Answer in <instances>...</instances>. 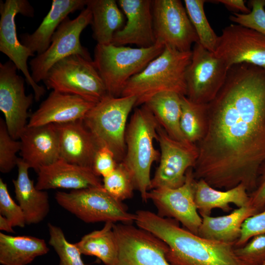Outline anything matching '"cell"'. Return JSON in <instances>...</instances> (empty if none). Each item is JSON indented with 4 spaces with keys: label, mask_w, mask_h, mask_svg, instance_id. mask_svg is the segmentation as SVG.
Masks as SVG:
<instances>
[{
    "label": "cell",
    "mask_w": 265,
    "mask_h": 265,
    "mask_svg": "<svg viewBox=\"0 0 265 265\" xmlns=\"http://www.w3.org/2000/svg\"><path fill=\"white\" fill-rule=\"evenodd\" d=\"M207 123L196 144L193 175L216 189L256 187L265 162V68L231 66L215 98L207 104Z\"/></svg>",
    "instance_id": "obj_1"
},
{
    "label": "cell",
    "mask_w": 265,
    "mask_h": 265,
    "mask_svg": "<svg viewBox=\"0 0 265 265\" xmlns=\"http://www.w3.org/2000/svg\"><path fill=\"white\" fill-rule=\"evenodd\" d=\"M135 215L138 227L166 243V258L171 265H242L234 244L203 238L180 227L175 219L149 211L138 210Z\"/></svg>",
    "instance_id": "obj_2"
},
{
    "label": "cell",
    "mask_w": 265,
    "mask_h": 265,
    "mask_svg": "<svg viewBox=\"0 0 265 265\" xmlns=\"http://www.w3.org/2000/svg\"><path fill=\"white\" fill-rule=\"evenodd\" d=\"M192 52L165 46L162 53L125 84L121 96H134L135 106L145 104L155 94L165 91L186 96V73Z\"/></svg>",
    "instance_id": "obj_3"
},
{
    "label": "cell",
    "mask_w": 265,
    "mask_h": 265,
    "mask_svg": "<svg viewBox=\"0 0 265 265\" xmlns=\"http://www.w3.org/2000/svg\"><path fill=\"white\" fill-rule=\"evenodd\" d=\"M136 108L131 117L125 134L126 153L122 161L130 171L143 202H146L150 189L151 168L159 159L155 148L159 124L145 105Z\"/></svg>",
    "instance_id": "obj_4"
},
{
    "label": "cell",
    "mask_w": 265,
    "mask_h": 265,
    "mask_svg": "<svg viewBox=\"0 0 265 265\" xmlns=\"http://www.w3.org/2000/svg\"><path fill=\"white\" fill-rule=\"evenodd\" d=\"M164 47L159 43L149 48L97 44L93 61L104 83L107 95L121 96L128 80L159 55Z\"/></svg>",
    "instance_id": "obj_5"
},
{
    "label": "cell",
    "mask_w": 265,
    "mask_h": 265,
    "mask_svg": "<svg viewBox=\"0 0 265 265\" xmlns=\"http://www.w3.org/2000/svg\"><path fill=\"white\" fill-rule=\"evenodd\" d=\"M134 96L106 95L97 103L83 119L100 147H106L114 154L117 163L126 153L125 134L129 115L135 107Z\"/></svg>",
    "instance_id": "obj_6"
},
{
    "label": "cell",
    "mask_w": 265,
    "mask_h": 265,
    "mask_svg": "<svg viewBox=\"0 0 265 265\" xmlns=\"http://www.w3.org/2000/svg\"><path fill=\"white\" fill-rule=\"evenodd\" d=\"M48 89L75 94L97 103L107 95L93 60L78 54L56 63L43 80Z\"/></svg>",
    "instance_id": "obj_7"
},
{
    "label": "cell",
    "mask_w": 265,
    "mask_h": 265,
    "mask_svg": "<svg viewBox=\"0 0 265 265\" xmlns=\"http://www.w3.org/2000/svg\"><path fill=\"white\" fill-rule=\"evenodd\" d=\"M55 199L59 206L87 223L132 224L135 221V213L128 212L122 202L112 196L103 186L70 192L57 191Z\"/></svg>",
    "instance_id": "obj_8"
},
{
    "label": "cell",
    "mask_w": 265,
    "mask_h": 265,
    "mask_svg": "<svg viewBox=\"0 0 265 265\" xmlns=\"http://www.w3.org/2000/svg\"><path fill=\"white\" fill-rule=\"evenodd\" d=\"M92 13L86 8L75 19L67 17L53 34L51 44L43 53L37 55L29 62L32 78L36 83L43 81L50 69L62 59L78 54L92 60L87 49L80 41L82 31L91 25Z\"/></svg>",
    "instance_id": "obj_9"
},
{
    "label": "cell",
    "mask_w": 265,
    "mask_h": 265,
    "mask_svg": "<svg viewBox=\"0 0 265 265\" xmlns=\"http://www.w3.org/2000/svg\"><path fill=\"white\" fill-rule=\"evenodd\" d=\"M117 256L112 265H171L168 247L151 233L132 224L114 223Z\"/></svg>",
    "instance_id": "obj_10"
},
{
    "label": "cell",
    "mask_w": 265,
    "mask_h": 265,
    "mask_svg": "<svg viewBox=\"0 0 265 265\" xmlns=\"http://www.w3.org/2000/svg\"><path fill=\"white\" fill-rule=\"evenodd\" d=\"M191 52L186 73V96L195 103L207 104L223 86L229 68L199 42L194 44Z\"/></svg>",
    "instance_id": "obj_11"
},
{
    "label": "cell",
    "mask_w": 265,
    "mask_h": 265,
    "mask_svg": "<svg viewBox=\"0 0 265 265\" xmlns=\"http://www.w3.org/2000/svg\"><path fill=\"white\" fill-rule=\"evenodd\" d=\"M156 43L180 52L191 51L199 38L185 6L180 0H152Z\"/></svg>",
    "instance_id": "obj_12"
},
{
    "label": "cell",
    "mask_w": 265,
    "mask_h": 265,
    "mask_svg": "<svg viewBox=\"0 0 265 265\" xmlns=\"http://www.w3.org/2000/svg\"><path fill=\"white\" fill-rule=\"evenodd\" d=\"M34 13L33 7L27 0L0 1V51L7 55L18 70L23 73L26 81L33 90L35 100L38 101L46 93V89L32 78L27 60L35 54L19 41L15 24L17 14L33 17Z\"/></svg>",
    "instance_id": "obj_13"
},
{
    "label": "cell",
    "mask_w": 265,
    "mask_h": 265,
    "mask_svg": "<svg viewBox=\"0 0 265 265\" xmlns=\"http://www.w3.org/2000/svg\"><path fill=\"white\" fill-rule=\"evenodd\" d=\"M157 140L160 149L159 163L151 179L150 190L180 187L185 182L187 170L195 165L198 147L196 144L173 139L159 125Z\"/></svg>",
    "instance_id": "obj_14"
},
{
    "label": "cell",
    "mask_w": 265,
    "mask_h": 265,
    "mask_svg": "<svg viewBox=\"0 0 265 265\" xmlns=\"http://www.w3.org/2000/svg\"><path fill=\"white\" fill-rule=\"evenodd\" d=\"M184 184L177 188H158L147 193L157 210V214L162 217L175 219L189 231L198 235L202 223L194 199L196 181L193 168L186 173Z\"/></svg>",
    "instance_id": "obj_15"
},
{
    "label": "cell",
    "mask_w": 265,
    "mask_h": 265,
    "mask_svg": "<svg viewBox=\"0 0 265 265\" xmlns=\"http://www.w3.org/2000/svg\"><path fill=\"white\" fill-rule=\"evenodd\" d=\"M213 53L228 68L240 63L265 68V36L240 25L230 24L218 36Z\"/></svg>",
    "instance_id": "obj_16"
},
{
    "label": "cell",
    "mask_w": 265,
    "mask_h": 265,
    "mask_svg": "<svg viewBox=\"0 0 265 265\" xmlns=\"http://www.w3.org/2000/svg\"><path fill=\"white\" fill-rule=\"evenodd\" d=\"M17 70L10 60L0 63V110L9 134L16 140L27 125V110L34 98L26 94L25 79L17 74Z\"/></svg>",
    "instance_id": "obj_17"
},
{
    "label": "cell",
    "mask_w": 265,
    "mask_h": 265,
    "mask_svg": "<svg viewBox=\"0 0 265 265\" xmlns=\"http://www.w3.org/2000/svg\"><path fill=\"white\" fill-rule=\"evenodd\" d=\"M127 19L121 29L113 36L111 44L149 48L156 44L152 13V0H118Z\"/></svg>",
    "instance_id": "obj_18"
},
{
    "label": "cell",
    "mask_w": 265,
    "mask_h": 265,
    "mask_svg": "<svg viewBox=\"0 0 265 265\" xmlns=\"http://www.w3.org/2000/svg\"><path fill=\"white\" fill-rule=\"evenodd\" d=\"M96 103L80 96L53 90L31 115L28 127L83 120Z\"/></svg>",
    "instance_id": "obj_19"
},
{
    "label": "cell",
    "mask_w": 265,
    "mask_h": 265,
    "mask_svg": "<svg viewBox=\"0 0 265 265\" xmlns=\"http://www.w3.org/2000/svg\"><path fill=\"white\" fill-rule=\"evenodd\" d=\"M22 159L37 173L60 159L59 138L55 124L26 126L20 138Z\"/></svg>",
    "instance_id": "obj_20"
},
{
    "label": "cell",
    "mask_w": 265,
    "mask_h": 265,
    "mask_svg": "<svg viewBox=\"0 0 265 265\" xmlns=\"http://www.w3.org/2000/svg\"><path fill=\"white\" fill-rule=\"evenodd\" d=\"M55 125L58 135L60 159L92 168L100 147L83 120Z\"/></svg>",
    "instance_id": "obj_21"
},
{
    "label": "cell",
    "mask_w": 265,
    "mask_h": 265,
    "mask_svg": "<svg viewBox=\"0 0 265 265\" xmlns=\"http://www.w3.org/2000/svg\"><path fill=\"white\" fill-rule=\"evenodd\" d=\"M37 175L35 186L40 190H78L103 186L99 177L92 168L72 164L61 159L40 168Z\"/></svg>",
    "instance_id": "obj_22"
},
{
    "label": "cell",
    "mask_w": 265,
    "mask_h": 265,
    "mask_svg": "<svg viewBox=\"0 0 265 265\" xmlns=\"http://www.w3.org/2000/svg\"><path fill=\"white\" fill-rule=\"evenodd\" d=\"M87 0H53L51 7L32 33L20 35L21 43L33 53L40 54L50 46L52 37L61 23L72 12L83 10Z\"/></svg>",
    "instance_id": "obj_23"
},
{
    "label": "cell",
    "mask_w": 265,
    "mask_h": 265,
    "mask_svg": "<svg viewBox=\"0 0 265 265\" xmlns=\"http://www.w3.org/2000/svg\"><path fill=\"white\" fill-rule=\"evenodd\" d=\"M18 175L12 182L16 198L24 212L26 223L35 224L42 221L50 212L48 193L36 188L28 176L29 165L19 158Z\"/></svg>",
    "instance_id": "obj_24"
},
{
    "label": "cell",
    "mask_w": 265,
    "mask_h": 265,
    "mask_svg": "<svg viewBox=\"0 0 265 265\" xmlns=\"http://www.w3.org/2000/svg\"><path fill=\"white\" fill-rule=\"evenodd\" d=\"M194 199L201 216L211 215L214 209L229 212L231 210L230 204H234L238 208L250 205L249 193L241 184L222 191L212 187L203 179L196 180Z\"/></svg>",
    "instance_id": "obj_25"
},
{
    "label": "cell",
    "mask_w": 265,
    "mask_h": 265,
    "mask_svg": "<svg viewBox=\"0 0 265 265\" xmlns=\"http://www.w3.org/2000/svg\"><path fill=\"white\" fill-rule=\"evenodd\" d=\"M257 212L251 206L238 208L226 215H204L198 235L203 238L235 245L244 221Z\"/></svg>",
    "instance_id": "obj_26"
},
{
    "label": "cell",
    "mask_w": 265,
    "mask_h": 265,
    "mask_svg": "<svg viewBox=\"0 0 265 265\" xmlns=\"http://www.w3.org/2000/svg\"><path fill=\"white\" fill-rule=\"evenodd\" d=\"M91 10L92 37L97 44L109 45L124 24L123 12L115 0H87Z\"/></svg>",
    "instance_id": "obj_27"
},
{
    "label": "cell",
    "mask_w": 265,
    "mask_h": 265,
    "mask_svg": "<svg viewBox=\"0 0 265 265\" xmlns=\"http://www.w3.org/2000/svg\"><path fill=\"white\" fill-rule=\"evenodd\" d=\"M49 251L43 239L0 233V263L2 265H26Z\"/></svg>",
    "instance_id": "obj_28"
},
{
    "label": "cell",
    "mask_w": 265,
    "mask_h": 265,
    "mask_svg": "<svg viewBox=\"0 0 265 265\" xmlns=\"http://www.w3.org/2000/svg\"><path fill=\"white\" fill-rule=\"evenodd\" d=\"M182 96L174 92H162L154 95L144 105L170 137L177 141L188 142L180 127Z\"/></svg>",
    "instance_id": "obj_29"
},
{
    "label": "cell",
    "mask_w": 265,
    "mask_h": 265,
    "mask_svg": "<svg viewBox=\"0 0 265 265\" xmlns=\"http://www.w3.org/2000/svg\"><path fill=\"white\" fill-rule=\"evenodd\" d=\"M114 223L106 222L100 230L83 236L75 244L81 254L95 256L105 265H113L117 256V245L113 229Z\"/></svg>",
    "instance_id": "obj_30"
},
{
    "label": "cell",
    "mask_w": 265,
    "mask_h": 265,
    "mask_svg": "<svg viewBox=\"0 0 265 265\" xmlns=\"http://www.w3.org/2000/svg\"><path fill=\"white\" fill-rule=\"evenodd\" d=\"M181 107L180 127L182 132L187 141L196 144L206 132L207 104L195 103L183 95Z\"/></svg>",
    "instance_id": "obj_31"
},
{
    "label": "cell",
    "mask_w": 265,
    "mask_h": 265,
    "mask_svg": "<svg viewBox=\"0 0 265 265\" xmlns=\"http://www.w3.org/2000/svg\"><path fill=\"white\" fill-rule=\"evenodd\" d=\"M185 7L199 38V43L213 53L218 36L215 34L206 17L204 0H184Z\"/></svg>",
    "instance_id": "obj_32"
},
{
    "label": "cell",
    "mask_w": 265,
    "mask_h": 265,
    "mask_svg": "<svg viewBox=\"0 0 265 265\" xmlns=\"http://www.w3.org/2000/svg\"><path fill=\"white\" fill-rule=\"evenodd\" d=\"M103 182L105 190L121 202L133 195V190L135 189L132 177L122 162L118 163L110 174L103 177Z\"/></svg>",
    "instance_id": "obj_33"
},
{
    "label": "cell",
    "mask_w": 265,
    "mask_h": 265,
    "mask_svg": "<svg viewBox=\"0 0 265 265\" xmlns=\"http://www.w3.org/2000/svg\"><path fill=\"white\" fill-rule=\"evenodd\" d=\"M50 235L49 244L59 258V265H85L81 254L75 243L69 242L60 227L48 223Z\"/></svg>",
    "instance_id": "obj_34"
},
{
    "label": "cell",
    "mask_w": 265,
    "mask_h": 265,
    "mask_svg": "<svg viewBox=\"0 0 265 265\" xmlns=\"http://www.w3.org/2000/svg\"><path fill=\"white\" fill-rule=\"evenodd\" d=\"M20 141L13 138L9 134L5 121L0 118V171L1 173L10 172L17 166L20 152Z\"/></svg>",
    "instance_id": "obj_35"
},
{
    "label": "cell",
    "mask_w": 265,
    "mask_h": 265,
    "mask_svg": "<svg viewBox=\"0 0 265 265\" xmlns=\"http://www.w3.org/2000/svg\"><path fill=\"white\" fill-rule=\"evenodd\" d=\"M234 253L242 265H262L265 263V234L255 236L243 246L235 247Z\"/></svg>",
    "instance_id": "obj_36"
},
{
    "label": "cell",
    "mask_w": 265,
    "mask_h": 265,
    "mask_svg": "<svg viewBox=\"0 0 265 265\" xmlns=\"http://www.w3.org/2000/svg\"><path fill=\"white\" fill-rule=\"evenodd\" d=\"M252 7L248 14L233 13L229 19L244 26L253 29L265 36V0H252L249 1Z\"/></svg>",
    "instance_id": "obj_37"
},
{
    "label": "cell",
    "mask_w": 265,
    "mask_h": 265,
    "mask_svg": "<svg viewBox=\"0 0 265 265\" xmlns=\"http://www.w3.org/2000/svg\"><path fill=\"white\" fill-rule=\"evenodd\" d=\"M0 214L5 217L13 227L23 228L25 217L21 207L11 197L7 184L0 179Z\"/></svg>",
    "instance_id": "obj_38"
},
{
    "label": "cell",
    "mask_w": 265,
    "mask_h": 265,
    "mask_svg": "<svg viewBox=\"0 0 265 265\" xmlns=\"http://www.w3.org/2000/svg\"><path fill=\"white\" fill-rule=\"evenodd\" d=\"M265 234V207L261 212L249 217L243 223L240 237L235 247L243 246L252 237Z\"/></svg>",
    "instance_id": "obj_39"
},
{
    "label": "cell",
    "mask_w": 265,
    "mask_h": 265,
    "mask_svg": "<svg viewBox=\"0 0 265 265\" xmlns=\"http://www.w3.org/2000/svg\"><path fill=\"white\" fill-rule=\"evenodd\" d=\"M117 164L113 152L106 147H100L95 156L92 168L97 176L105 177L115 169Z\"/></svg>",
    "instance_id": "obj_40"
},
{
    "label": "cell",
    "mask_w": 265,
    "mask_h": 265,
    "mask_svg": "<svg viewBox=\"0 0 265 265\" xmlns=\"http://www.w3.org/2000/svg\"><path fill=\"white\" fill-rule=\"evenodd\" d=\"M249 204L257 213L265 207V162L261 167L254 190L249 193Z\"/></svg>",
    "instance_id": "obj_41"
},
{
    "label": "cell",
    "mask_w": 265,
    "mask_h": 265,
    "mask_svg": "<svg viewBox=\"0 0 265 265\" xmlns=\"http://www.w3.org/2000/svg\"><path fill=\"white\" fill-rule=\"evenodd\" d=\"M224 4L228 9L234 11V13L240 12L242 14H248L251 10L245 4L243 0H216Z\"/></svg>",
    "instance_id": "obj_42"
},
{
    "label": "cell",
    "mask_w": 265,
    "mask_h": 265,
    "mask_svg": "<svg viewBox=\"0 0 265 265\" xmlns=\"http://www.w3.org/2000/svg\"><path fill=\"white\" fill-rule=\"evenodd\" d=\"M13 226L10 222L4 217L0 215V230L8 233H13Z\"/></svg>",
    "instance_id": "obj_43"
},
{
    "label": "cell",
    "mask_w": 265,
    "mask_h": 265,
    "mask_svg": "<svg viewBox=\"0 0 265 265\" xmlns=\"http://www.w3.org/2000/svg\"><path fill=\"white\" fill-rule=\"evenodd\" d=\"M262 265H265V263H264Z\"/></svg>",
    "instance_id": "obj_44"
}]
</instances>
